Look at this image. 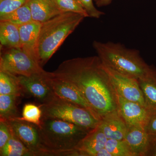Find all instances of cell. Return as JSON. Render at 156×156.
<instances>
[{
    "mask_svg": "<svg viewBox=\"0 0 156 156\" xmlns=\"http://www.w3.org/2000/svg\"><path fill=\"white\" fill-rule=\"evenodd\" d=\"M52 73L75 86L101 119L118 109L115 91L97 56L68 59Z\"/></svg>",
    "mask_w": 156,
    "mask_h": 156,
    "instance_id": "cell-1",
    "label": "cell"
},
{
    "mask_svg": "<svg viewBox=\"0 0 156 156\" xmlns=\"http://www.w3.org/2000/svg\"><path fill=\"white\" fill-rule=\"evenodd\" d=\"M38 128L44 156H80L76 148L92 130L64 120L44 116Z\"/></svg>",
    "mask_w": 156,
    "mask_h": 156,
    "instance_id": "cell-2",
    "label": "cell"
},
{
    "mask_svg": "<svg viewBox=\"0 0 156 156\" xmlns=\"http://www.w3.org/2000/svg\"><path fill=\"white\" fill-rule=\"evenodd\" d=\"M85 18L77 13L64 12L41 23L36 50L41 66L46 64Z\"/></svg>",
    "mask_w": 156,
    "mask_h": 156,
    "instance_id": "cell-3",
    "label": "cell"
},
{
    "mask_svg": "<svg viewBox=\"0 0 156 156\" xmlns=\"http://www.w3.org/2000/svg\"><path fill=\"white\" fill-rule=\"evenodd\" d=\"M92 46L105 66L121 74L138 80L150 68L138 50L126 48L120 43L95 41Z\"/></svg>",
    "mask_w": 156,
    "mask_h": 156,
    "instance_id": "cell-4",
    "label": "cell"
},
{
    "mask_svg": "<svg viewBox=\"0 0 156 156\" xmlns=\"http://www.w3.org/2000/svg\"><path fill=\"white\" fill-rule=\"evenodd\" d=\"M42 116L64 120L89 130L96 128L100 120L87 109L56 95L42 104Z\"/></svg>",
    "mask_w": 156,
    "mask_h": 156,
    "instance_id": "cell-5",
    "label": "cell"
},
{
    "mask_svg": "<svg viewBox=\"0 0 156 156\" xmlns=\"http://www.w3.org/2000/svg\"><path fill=\"white\" fill-rule=\"evenodd\" d=\"M0 70L25 76L46 72L35 58L21 48H9L1 55Z\"/></svg>",
    "mask_w": 156,
    "mask_h": 156,
    "instance_id": "cell-6",
    "label": "cell"
},
{
    "mask_svg": "<svg viewBox=\"0 0 156 156\" xmlns=\"http://www.w3.org/2000/svg\"><path fill=\"white\" fill-rule=\"evenodd\" d=\"M5 121L12 133L31 152L33 156H44L37 126L19 117Z\"/></svg>",
    "mask_w": 156,
    "mask_h": 156,
    "instance_id": "cell-7",
    "label": "cell"
},
{
    "mask_svg": "<svg viewBox=\"0 0 156 156\" xmlns=\"http://www.w3.org/2000/svg\"><path fill=\"white\" fill-rule=\"evenodd\" d=\"M52 72L46 71L30 76H17L23 91L40 101L43 104L55 95L51 85Z\"/></svg>",
    "mask_w": 156,
    "mask_h": 156,
    "instance_id": "cell-8",
    "label": "cell"
},
{
    "mask_svg": "<svg viewBox=\"0 0 156 156\" xmlns=\"http://www.w3.org/2000/svg\"><path fill=\"white\" fill-rule=\"evenodd\" d=\"M103 66L117 94L126 100L146 106L143 94L137 80L121 74Z\"/></svg>",
    "mask_w": 156,
    "mask_h": 156,
    "instance_id": "cell-9",
    "label": "cell"
},
{
    "mask_svg": "<svg viewBox=\"0 0 156 156\" xmlns=\"http://www.w3.org/2000/svg\"><path fill=\"white\" fill-rule=\"evenodd\" d=\"M118 110L127 126H136L145 129L151 114L146 107L136 102L126 100L116 92Z\"/></svg>",
    "mask_w": 156,
    "mask_h": 156,
    "instance_id": "cell-10",
    "label": "cell"
},
{
    "mask_svg": "<svg viewBox=\"0 0 156 156\" xmlns=\"http://www.w3.org/2000/svg\"><path fill=\"white\" fill-rule=\"evenodd\" d=\"M51 85L55 95L62 99L87 109L101 120L100 117L75 86L68 82L55 77L53 74L51 78Z\"/></svg>",
    "mask_w": 156,
    "mask_h": 156,
    "instance_id": "cell-11",
    "label": "cell"
},
{
    "mask_svg": "<svg viewBox=\"0 0 156 156\" xmlns=\"http://www.w3.org/2000/svg\"><path fill=\"white\" fill-rule=\"evenodd\" d=\"M107 139L123 140L127 126L118 109L101 117L98 124Z\"/></svg>",
    "mask_w": 156,
    "mask_h": 156,
    "instance_id": "cell-12",
    "label": "cell"
},
{
    "mask_svg": "<svg viewBox=\"0 0 156 156\" xmlns=\"http://www.w3.org/2000/svg\"><path fill=\"white\" fill-rule=\"evenodd\" d=\"M124 140L128 144L134 156H146L149 144V136L144 128L127 126Z\"/></svg>",
    "mask_w": 156,
    "mask_h": 156,
    "instance_id": "cell-13",
    "label": "cell"
},
{
    "mask_svg": "<svg viewBox=\"0 0 156 156\" xmlns=\"http://www.w3.org/2000/svg\"><path fill=\"white\" fill-rule=\"evenodd\" d=\"M107 138L98 126L87 134L79 143L76 150L80 156H95L98 151L105 147Z\"/></svg>",
    "mask_w": 156,
    "mask_h": 156,
    "instance_id": "cell-14",
    "label": "cell"
},
{
    "mask_svg": "<svg viewBox=\"0 0 156 156\" xmlns=\"http://www.w3.org/2000/svg\"><path fill=\"white\" fill-rule=\"evenodd\" d=\"M27 3L33 20L41 23L64 13L54 0H29Z\"/></svg>",
    "mask_w": 156,
    "mask_h": 156,
    "instance_id": "cell-15",
    "label": "cell"
},
{
    "mask_svg": "<svg viewBox=\"0 0 156 156\" xmlns=\"http://www.w3.org/2000/svg\"><path fill=\"white\" fill-rule=\"evenodd\" d=\"M41 23L33 21L19 26L21 48L37 61V45Z\"/></svg>",
    "mask_w": 156,
    "mask_h": 156,
    "instance_id": "cell-16",
    "label": "cell"
},
{
    "mask_svg": "<svg viewBox=\"0 0 156 156\" xmlns=\"http://www.w3.org/2000/svg\"><path fill=\"white\" fill-rule=\"evenodd\" d=\"M142 91L145 106L151 112H156V69L151 66L145 75L137 80Z\"/></svg>",
    "mask_w": 156,
    "mask_h": 156,
    "instance_id": "cell-17",
    "label": "cell"
},
{
    "mask_svg": "<svg viewBox=\"0 0 156 156\" xmlns=\"http://www.w3.org/2000/svg\"><path fill=\"white\" fill-rule=\"evenodd\" d=\"M0 42L9 49L21 48L19 26L9 21H0Z\"/></svg>",
    "mask_w": 156,
    "mask_h": 156,
    "instance_id": "cell-18",
    "label": "cell"
},
{
    "mask_svg": "<svg viewBox=\"0 0 156 156\" xmlns=\"http://www.w3.org/2000/svg\"><path fill=\"white\" fill-rule=\"evenodd\" d=\"M24 92L17 76L0 70V95L21 96Z\"/></svg>",
    "mask_w": 156,
    "mask_h": 156,
    "instance_id": "cell-19",
    "label": "cell"
},
{
    "mask_svg": "<svg viewBox=\"0 0 156 156\" xmlns=\"http://www.w3.org/2000/svg\"><path fill=\"white\" fill-rule=\"evenodd\" d=\"M19 98L15 95H0L1 120L7 121L18 117L17 102Z\"/></svg>",
    "mask_w": 156,
    "mask_h": 156,
    "instance_id": "cell-20",
    "label": "cell"
},
{
    "mask_svg": "<svg viewBox=\"0 0 156 156\" xmlns=\"http://www.w3.org/2000/svg\"><path fill=\"white\" fill-rule=\"evenodd\" d=\"M0 156H33V154L11 131L10 139L2 149L0 150Z\"/></svg>",
    "mask_w": 156,
    "mask_h": 156,
    "instance_id": "cell-21",
    "label": "cell"
},
{
    "mask_svg": "<svg viewBox=\"0 0 156 156\" xmlns=\"http://www.w3.org/2000/svg\"><path fill=\"white\" fill-rule=\"evenodd\" d=\"M0 21H9L18 26L33 21L28 3L9 14L0 16Z\"/></svg>",
    "mask_w": 156,
    "mask_h": 156,
    "instance_id": "cell-22",
    "label": "cell"
},
{
    "mask_svg": "<svg viewBox=\"0 0 156 156\" xmlns=\"http://www.w3.org/2000/svg\"><path fill=\"white\" fill-rule=\"evenodd\" d=\"M105 147L112 156H134L128 144L124 139H108Z\"/></svg>",
    "mask_w": 156,
    "mask_h": 156,
    "instance_id": "cell-23",
    "label": "cell"
},
{
    "mask_svg": "<svg viewBox=\"0 0 156 156\" xmlns=\"http://www.w3.org/2000/svg\"><path fill=\"white\" fill-rule=\"evenodd\" d=\"M42 111L41 106H38L34 104H26L23 106L21 119L32 123L38 127L41 123Z\"/></svg>",
    "mask_w": 156,
    "mask_h": 156,
    "instance_id": "cell-24",
    "label": "cell"
},
{
    "mask_svg": "<svg viewBox=\"0 0 156 156\" xmlns=\"http://www.w3.org/2000/svg\"><path fill=\"white\" fill-rule=\"evenodd\" d=\"M57 5L63 12H73L88 17L87 12L78 0H54Z\"/></svg>",
    "mask_w": 156,
    "mask_h": 156,
    "instance_id": "cell-25",
    "label": "cell"
},
{
    "mask_svg": "<svg viewBox=\"0 0 156 156\" xmlns=\"http://www.w3.org/2000/svg\"><path fill=\"white\" fill-rule=\"evenodd\" d=\"M29 0H0V16L15 11L28 2Z\"/></svg>",
    "mask_w": 156,
    "mask_h": 156,
    "instance_id": "cell-26",
    "label": "cell"
},
{
    "mask_svg": "<svg viewBox=\"0 0 156 156\" xmlns=\"http://www.w3.org/2000/svg\"><path fill=\"white\" fill-rule=\"evenodd\" d=\"M78 1L87 12L88 17L98 19L104 15L103 12L95 8L93 0H78Z\"/></svg>",
    "mask_w": 156,
    "mask_h": 156,
    "instance_id": "cell-27",
    "label": "cell"
},
{
    "mask_svg": "<svg viewBox=\"0 0 156 156\" xmlns=\"http://www.w3.org/2000/svg\"><path fill=\"white\" fill-rule=\"evenodd\" d=\"M11 131L8 123L0 120V150L2 149L10 139Z\"/></svg>",
    "mask_w": 156,
    "mask_h": 156,
    "instance_id": "cell-28",
    "label": "cell"
},
{
    "mask_svg": "<svg viewBox=\"0 0 156 156\" xmlns=\"http://www.w3.org/2000/svg\"><path fill=\"white\" fill-rule=\"evenodd\" d=\"M145 130L149 137L156 136V112H151Z\"/></svg>",
    "mask_w": 156,
    "mask_h": 156,
    "instance_id": "cell-29",
    "label": "cell"
},
{
    "mask_svg": "<svg viewBox=\"0 0 156 156\" xmlns=\"http://www.w3.org/2000/svg\"><path fill=\"white\" fill-rule=\"evenodd\" d=\"M147 156H156V136L149 137V144Z\"/></svg>",
    "mask_w": 156,
    "mask_h": 156,
    "instance_id": "cell-30",
    "label": "cell"
},
{
    "mask_svg": "<svg viewBox=\"0 0 156 156\" xmlns=\"http://www.w3.org/2000/svg\"><path fill=\"white\" fill-rule=\"evenodd\" d=\"M94 1L98 7H102L108 5L112 0H94Z\"/></svg>",
    "mask_w": 156,
    "mask_h": 156,
    "instance_id": "cell-31",
    "label": "cell"
},
{
    "mask_svg": "<svg viewBox=\"0 0 156 156\" xmlns=\"http://www.w3.org/2000/svg\"><path fill=\"white\" fill-rule=\"evenodd\" d=\"M95 156H112V155L109 152L106 148L104 147L98 151Z\"/></svg>",
    "mask_w": 156,
    "mask_h": 156,
    "instance_id": "cell-32",
    "label": "cell"
}]
</instances>
